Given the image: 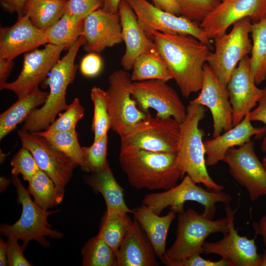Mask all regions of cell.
<instances>
[{
  "instance_id": "6da1fadb",
  "label": "cell",
  "mask_w": 266,
  "mask_h": 266,
  "mask_svg": "<svg viewBox=\"0 0 266 266\" xmlns=\"http://www.w3.org/2000/svg\"><path fill=\"white\" fill-rule=\"evenodd\" d=\"M152 33V40L182 96L187 98L200 91L203 82V66L211 48L190 35L157 31Z\"/></svg>"
},
{
  "instance_id": "7a4b0ae2",
  "label": "cell",
  "mask_w": 266,
  "mask_h": 266,
  "mask_svg": "<svg viewBox=\"0 0 266 266\" xmlns=\"http://www.w3.org/2000/svg\"><path fill=\"white\" fill-rule=\"evenodd\" d=\"M119 161L129 184L138 190H167L184 177L174 153L129 149L120 151Z\"/></svg>"
},
{
  "instance_id": "3957f363",
  "label": "cell",
  "mask_w": 266,
  "mask_h": 266,
  "mask_svg": "<svg viewBox=\"0 0 266 266\" xmlns=\"http://www.w3.org/2000/svg\"><path fill=\"white\" fill-rule=\"evenodd\" d=\"M85 41L84 36H80L52 68L45 82L49 88L45 102L40 108L34 109L29 114L24 121L22 129L30 133L46 130L57 115L68 108L66 89L75 79L78 68V65L75 64V58Z\"/></svg>"
},
{
  "instance_id": "277c9868",
  "label": "cell",
  "mask_w": 266,
  "mask_h": 266,
  "mask_svg": "<svg viewBox=\"0 0 266 266\" xmlns=\"http://www.w3.org/2000/svg\"><path fill=\"white\" fill-rule=\"evenodd\" d=\"M186 108V117L180 124L176 153L178 166L184 175L186 173L197 184H202L209 190L222 191L224 187L211 178L206 169L202 141L205 133L199 126L206 109L202 105L192 103Z\"/></svg>"
},
{
  "instance_id": "5b68a950",
  "label": "cell",
  "mask_w": 266,
  "mask_h": 266,
  "mask_svg": "<svg viewBox=\"0 0 266 266\" xmlns=\"http://www.w3.org/2000/svg\"><path fill=\"white\" fill-rule=\"evenodd\" d=\"M228 230L227 217L213 220L192 208L178 214L176 238L166 250L161 261L167 266L178 263L195 254L203 253V245L210 234L226 233Z\"/></svg>"
},
{
  "instance_id": "8992f818",
  "label": "cell",
  "mask_w": 266,
  "mask_h": 266,
  "mask_svg": "<svg viewBox=\"0 0 266 266\" xmlns=\"http://www.w3.org/2000/svg\"><path fill=\"white\" fill-rule=\"evenodd\" d=\"M197 184L186 174L179 184L172 188L164 192L147 194L142 202L160 215L168 206L175 214L183 213L186 201H195L203 206V213L213 219L216 211V204L222 202L229 205L232 197L222 191L205 190Z\"/></svg>"
},
{
  "instance_id": "52a82bcc",
  "label": "cell",
  "mask_w": 266,
  "mask_h": 266,
  "mask_svg": "<svg viewBox=\"0 0 266 266\" xmlns=\"http://www.w3.org/2000/svg\"><path fill=\"white\" fill-rule=\"evenodd\" d=\"M12 182L16 187L18 203L22 206V214L19 219L12 225L3 224L0 231L2 234L13 237L23 241L22 248L24 250L28 243L35 240L44 247H48L50 243L45 237L60 238L63 234L52 229L47 221L48 216L58 212L44 210L37 205L30 197L18 175H12Z\"/></svg>"
},
{
  "instance_id": "ba28073f",
  "label": "cell",
  "mask_w": 266,
  "mask_h": 266,
  "mask_svg": "<svg viewBox=\"0 0 266 266\" xmlns=\"http://www.w3.org/2000/svg\"><path fill=\"white\" fill-rule=\"evenodd\" d=\"M180 123L173 118H146L125 131L120 137V151L141 149L176 153L180 136Z\"/></svg>"
},
{
  "instance_id": "9c48e42d",
  "label": "cell",
  "mask_w": 266,
  "mask_h": 266,
  "mask_svg": "<svg viewBox=\"0 0 266 266\" xmlns=\"http://www.w3.org/2000/svg\"><path fill=\"white\" fill-rule=\"evenodd\" d=\"M252 23L250 18H243L233 24L230 33L218 34L213 38L215 50L209 54L206 63L226 87L239 62L251 53Z\"/></svg>"
},
{
  "instance_id": "30bf717a",
  "label": "cell",
  "mask_w": 266,
  "mask_h": 266,
  "mask_svg": "<svg viewBox=\"0 0 266 266\" xmlns=\"http://www.w3.org/2000/svg\"><path fill=\"white\" fill-rule=\"evenodd\" d=\"M105 91L111 129L120 136L130 128L147 117L132 95L131 74L124 69L113 72L108 77Z\"/></svg>"
},
{
  "instance_id": "8fae6325",
  "label": "cell",
  "mask_w": 266,
  "mask_h": 266,
  "mask_svg": "<svg viewBox=\"0 0 266 266\" xmlns=\"http://www.w3.org/2000/svg\"><path fill=\"white\" fill-rule=\"evenodd\" d=\"M134 11L138 23L148 38L152 40V32L193 36L212 48L200 24L181 15L161 10L147 0H125Z\"/></svg>"
},
{
  "instance_id": "7c38bea8",
  "label": "cell",
  "mask_w": 266,
  "mask_h": 266,
  "mask_svg": "<svg viewBox=\"0 0 266 266\" xmlns=\"http://www.w3.org/2000/svg\"><path fill=\"white\" fill-rule=\"evenodd\" d=\"M22 147L33 155L39 167L53 180L64 196L65 187L75 167L71 159L51 145L44 137L21 129L17 132Z\"/></svg>"
},
{
  "instance_id": "4fadbf2b",
  "label": "cell",
  "mask_w": 266,
  "mask_h": 266,
  "mask_svg": "<svg viewBox=\"0 0 266 266\" xmlns=\"http://www.w3.org/2000/svg\"><path fill=\"white\" fill-rule=\"evenodd\" d=\"M223 161L232 176L245 188L251 200L266 196V167L255 152L253 140L228 150Z\"/></svg>"
},
{
  "instance_id": "5bb4252c",
  "label": "cell",
  "mask_w": 266,
  "mask_h": 266,
  "mask_svg": "<svg viewBox=\"0 0 266 266\" xmlns=\"http://www.w3.org/2000/svg\"><path fill=\"white\" fill-rule=\"evenodd\" d=\"M63 46L51 43L45 44L41 49H35L24 54L21 71L18 77L11 82L0 86V90L14 93L20 99L38 89L52 68L60 60Z\"/></svg>"
},
{
  "instance_id": "9a60e30c",
  "label": "cell",
  "mask_w": 266,
  "mask_h": 266,
  "mask_svg": "<svg viewBox=\"0 0 266 266\" xmlns=\"http://www.w3.org/2000/svg\"><path fill=\"white\" fill-rule=\"evenodd\" d=\"M132 95L138 107L147 112L156 111V116L173 118L179 123L185 119L187 108L176 91L166 82L158 79L133 82Z\"/></svg>"
},
{
  "instance_id": "2e32d148",
  "label": "cell",
  "mask_w": 266,
  "mask_h": 266,
  "mask_svg": "<svg viewBox=\"0 0 266 266\" xmlns=\"http://www.w3.org/2000/svg\"><path fill=\"white\" fill-rule=\"evenodd\" d=\"M225 211L228 221V230L221 240L213 242H205L203 245V253L220 255L228 262L230 266H259L261 255L258 253L255 238L249 239L238 234L234 225L236 209L233 210L226 205Z\"/></svg>"
},
{
  "instance_id": "e0dca14e",
  "label": "cell",
  "mask_w": 266,
  "mask_h": 266,
  "mask_svg": "<svg viewBox=\"0 0 266 266\" xmlns=\"http://www.w3.org/2000/svg\"><path fill=\"white\" fill-rule=\"evenodd\" d=\"M266 15V0H222L199 25L211 39L243 18L248 17L252 22H257Z\"/></svg>"
},
{
  "instance_id": "ac0fdd59",
  "label": "cell",
  "mask_w": 266,
  "mask_h": 266,
  "mask_svg": "<svg viewBox=\"0 0 266 266\" xmlns=\"http://www.w3.org/2000/svg\"><path fill=\"white\" fill-rule=\"evenodd\" d=\"M199 95L189 103L208 107L213 119V137L233 127L232 107L226 86L214 74L209 65L203 66V78Z\"/></svg>"
},
{
  "instance_id": "d6986e66",
  "label": "cell",
  "mask_w": 266,
  "mask_h": 266,
  "mask_svg": "<svg viewBox=\"0 0 266 266\" xmlns=\"http://www.w3.org/2000/svg\"><path fill=\"white\" fill-rule=\"evenodd\" d=\"M250 57L245 56L233 72L227 88L232 107L233 127L239 124L255 107L266 92L256 86Z\"/></svg>"
},
{
  "instance_id": "ffe728a7",
  "label": "cell",
  "mask_w": 266,
  "mask_h": 266,
  "mask_svg": "<svg viewBox=\"0 0 266 266\" xmlns=\"http://www.w3.org/2000/svg\"><path fill=\"white\" fill-rule=\"evenodd\" d=\"M81 35L85 38L84 50L88 53H101L123 41L119 14L100 8L84 20Z\"/></svg>"
},
{
  "instance_id": "44dd1931",
  "label": "cell",
  "mask_w": 266,
  "mask_h": 266,
  "mask_svg": "<svg viewBox=\"0 0 266 266\" xmlns=\"http://www.w3.org/2000/svg\"><path fill=\"white\" fill-rule=\"evenodd\" d=\"M48 43L44 31L35 27L28 15H18L16 22L0 28V58L13 60L38 46Z\"/></svg>"
},
{
  "instance_id": "7402d4cb",
  "label": "cell",
  "mask_w": 266,
  "mask_h": 266,
  "mask_svg": "<svg viewBox=\"0 0 266 266\" xmlns=\"http://www.w3.org/2000/svg\"><path fill=\"white\" fill-rule=\"evenodd\" d=\"M123 40L126 50L121 59L124 70L132 69L136 58L142 53L157 49L154 42L147 37L140 27L136 16L125 0H121L118 8Z\"/></svg>"
},
{
  "instance_id": "603a6c76",
  "label": "cell",
  "mask_w": 266,
  "mask_h": 266,
  "mask_svg": "<svg viewBox=\"0 0 266 266\" xmlns=\"http://www.w3.org/2000/svg\"><path fill=\"white\" fill-rule=\"evenodd\" d=\"M265 128L252 126L249 113L237 125L219 136L203 141L206 165L213 166L223 161L227 152L231 148L240 146L251 140L253 135L262 136Z\"/></svg>"
},
{
  "instance_id": "cb8c5ba5",
  "label": "cell",
  "mask_w": 266,
  "mask_h": 266,
  "mask_svg": "<svg viewBox=\"0 0 266 266\" xmlns=\"http://www.w3.org/2000/svg\"><path fill=\"white\" fill-rule=\"evenodd\" d=\"M134 219L133 229L115 251L117 266H158L155 250Z\"/></svg>"
},
{
  "instance_id": "d4e9b609",
  "label": "cell",
  "mask_w": 266,
  "mask_h": 266,
  "mask_svg": "<svg viewBox=\"0 0 266 266\" xmlns=\"http://www.w3.org/2000/svg\"><path fill=\"white\" fill-rule=\"evenodd\" d=\"M133 214L145 232L157 258L161 260L166 251V240L168 230L176 214L170 211L166 215L161 216L143 204L133 209Z\"/></svg>"
},
{
  "instance_id": "484cf974",
  "label": "cell",
  "mask_w": 266,
  "mask_h": 266,
  "mask_svg": "<svg viewBox=\"0 0 266 266\" xmlns=\"http://www.w3.org/2000/svg\"><path fill=\"white\" fill-rule=\"evenodd\" d=\"M85 180L95 192L102 195L107 212L133 213V209L125 202L124 190L115 179L108 163L102 168L91 172Z\"/></svg>"
},
{
  "instance_id": "4316f807",
  "label": "cell",
  "mask_w": 266,
  "mask_h": 266,
  "mask_svg": "<svg viewBox=\"0 0 266 266\" xmlns=\"http://www.w3.org/2000/svg\"><path fill=\"white\" fill-rule=\"evenodd\" d=\"M48 93L37 89L17 100L0 115V140L24 121L37 106L45 102Z\"/></svg>"
},
{
  "instance_id": "83f0119b",
  "label": "cell",
  "mask_w": 266,
  "mask_h": 266,
  "mask_svg": "<svg viewBox=\"0 0 266 266\" xmlns=\"http://www.w3.org/2000/svg\"><path fill=\"white\" fill-rule=\"evenodd\" d=\"M131 74L133 82L158 79L167 82L172 75L157 49L142 53L135 60Z\"/></svg>"
},
{
  "instance_id": "f1b7e54d",
  "label": "cell",
  "mask_w": 266,
  "mask_h": 266,
  "mask_svg": "<svg viewBox=\"0 0 266 266\" xmlns=\"http://www.w3.org/2000/svg\"><path fill=\"white\" fill-rule=\"evenodd\" d=\"M66 1L62 0H27L24 14L32 23L45 31L58 21L65 13Z\"/></svg>"
},
{
  "instance_id": "f546056e",
  "label": "cell",
  "mask_w": 266,
  "mask_h": 266,
  "mask_svg": "<svg viewBox=\"0 0 266 266\" xmlns=\"http://www.w3.org/2000/svg\"><path fill=\"white\" fill-rule=\"evenodd\" d=\"M134 221L127 213L106 211L98 235L116 251L133 229Z\"/></svg>"
},
{
  "instance_id": "4dcf8cb0",
  "label": "cell",
  "mask_w": 266,
  "mask_h": 266,
  "mask_svg": "<svg viewBox=\"0 0 266 266\" xmlns=\"http://www.w3.org/2000/svg\"><path fill=\"white\" fill-rule=\"evenodd\" d=\"M250 33L253 41L250 68L256 84H260L266 78V15L252 23Z\"/></svg>"
},
{
  "instance_id": "1f68e13d",
  "label": "cell",
  "mask_w": 266,
  "mask_h": 266,
  "mask_svg": "<svg viewBox=\"0 0 266 266\" xmlns=\"http://www.w3.org/2000/svg\"><path fill=\"white\" fill-rule=\"evenodd\" d=\"M33 133L44 137L55 148L71 159L83 171L90 172L76 130L54 133L43 131Z\"/></svg>"
},
{
  "instance_id": "d6a6232c",
  "label": "cell",
  "mask_w": 266,
  "mask_h": 266,
  "mask_svg": "<svg viewBox=\"0 0 266 266\" xmlns=\"http://www.w3.org/2000/svg\"><path fill=\"white\" fill-rule=\"evenodd\" d=\"M84 20L65 13L54 24L44 31L48 43L68 49L81 36Z\"/></svg>"
},
{
  "instance_id": "836d02e7",
  "label": "cell",
  "mask_w": 266,
  "mask_h": 266,
  "mask_svg": "<svg viewBox=\"0 0 266 266\" xmlns=\"http://www.w3.org/2000/svg\"><path fill=\"white\" fill-rule=\"evenodd\" d=\"M28 191L34 202L42 209L48 210L60 204L64 198L53 180L40 169L28 182Z\"/></svg>"
},
{
  "instance_id": "e575fe53",
  "label": "cell",
  "mask_w": 266,
  "mask_h": 266,
  "mask_svg": "<svg viewBox=\"0 0 266 266\" xmlns=\"http://www.w3.org/2000/svg\"><path fill=\"white\" fill-rule=\"evenodd\" d=\"M81 254L84 266H117L115 251L98 234L86 242Z\"/></svg>"
},
{
  "instance_id": "d590c367",
  "label": "cell",
  "mask_w": 266,
  "mask_h": 266,
  "mask_svg": "<svg viewBox=\"0 0 266 266\" xmlns=\"http://www.w3.org/2000/svg\"><path fill=\"white\" fill-rule=\"evenodd\" d=\"M90 95L94 105L92 130L95 141L107 134L111 128L110 119L107 107L105 91L94 86L91 89Z\"/></svg>"
},
{
  "instance_id": "8d00e7d4",
  "label": "cell",
  "mask_w": 266,
  "mask_h": 266,
  "mask_svg": "<svg viewBox=\"0 0 266 266\" xmlns=\"http://www.w3.org/2000/svg\"><path fill=\"white\" fill-rule=\"evenodd\" d=\"M85 108L77 98L73 99L64 113H60L58 117L45 131L54 133L75 130L78 122L82 119Z\"/></svg>"
},
{
  "instance_id": "74e56055",
  "label": "cell",
  "mask_w": 266,
  "mask_h": 266,
  "mask_svg": "<svg viewBox=\"0 0 266 266\" xmlns=\"http://www.w3.org/2000/svg\"><path fill=\"white\" fill-rule=\"evenodd\" d=\"M180 15L200 23L219 3V0H176Z\"/></svg>"
},
{
  "instance_id": "f35d334b",
  "label": "cell",
  "mask_w": 266,
  "mask_h": 266,
  "mask_svg": "<svg viewBox=\"0 0 266 266\" xmlns=\"http://www.w3.org/2000/svg\"><path fill=\"white\" fill-rule=\"evenodd\" d=\"M10 165L12 175L21 174L23 180L28 182L40 169L32 153L23 147L14 156Z\"/></svg>"
},
{
  "instance_id": "ab89813d",
  "label": "cell",
  "mask_w": 266,
  "mask_h": 266,
  "mask_svg": "<svg viewBox=\"0 0 266 266\" xmlns=\"http://www.w3.org/2000/svg\"><path fill=\"white\" fill-rule=\"evenodd\" d=\"M107 134L100 139L94 141L87 147H82L86 162L90 172L102 168L108 162L106 159Z\"/></svg>"
},
{
  "instance_id": "60d3db41",
  "label": "cell",
  "mask_w": 266,
  "mask_h": 266,
  "mask_svg": "<svg viewBox=\"0 0 266 266\" xmlns=\"http://www.w3.org/2000/svg\"><path fill=\"white\" fill-rule=\"evenodd\" d=\"M102 6V0H67L65 13L84 20L93 12L101 8Z\"/></svg>"
},
{
  "instance_id": "b9f144b4",
  "label": "cell",
  "mask_w": 266,
  "mask_h": 266,
  "mask_svg": "<svg viewBox=\"0 0 266 266\" xmlns=\"http://www.w3.org/2000/svg\"><path fill=\"white\" fill-rule=\"evenodd\" d=\"M18 239L8 237L7 241L8 265L10 266H32L23 255V248L19 245Z\"/></svg>"
},
{
  "instance_id": "7bdbcfd3",
  "label": "cell",
  "mask_w": 266,
  "mask_h": 266,
  "mask_svg": "<svg viewBox=\"0 0 266 266\" xmlns=\"http://www.w3.org/2000/svg\"><path fill=\"white\" fill-rule=\"evenodd\" d=\"M79 67L82 75L87 77H93L101 70L102 61L98 54L89 53L82 59Z\"/></svg>"
},
{
  "instance_id": "ee69618b",
  "label": "cell",
  "mask_w": 266,
  "mask_h": 266,
  "mask_svg": "<svg viewBox=\"0 0 266 266\" xmlns=\"http://www.w3.org/2000/svg\"><path fill=\"white\" fill-rule=\"evenodd\" d=\"M176 266H230V265L223 258L218 261H212L203 259L200 254H195L179 262Z\"/></svg>"
},
{
  "instance_id": "f6af8a7d",
  "label": "cell",
  "mask_w": 266,
  "mask_h": 266,
  "mask_svg": "<svg viewBox=\"0 0 266 266\" xmlns=\"http://www.w3.org/2000/svg\"><path fill=\"white\" fill-rule=\"evenodd\" d=\"M266 92L258 102L257 106L249 113V117L252 121H259L264 123L266 127ZM263 152H266V132L261 146Z\"/></svg>"
},
{
  "instance_id": "bcb514c9",
  "label": "cell",
  "mask_w": 266,
  "mask_h": 266,
  "mask_svg": "<svg viewBox=\"0 0 266 266\" xmlns=\"http://www.w3.org/2000/svg\"><path fill=\"white\" fill-rule=\"evenodd\" d=\"M27 0H0L1 7L10 13H17L18 15L24 14Z\"/></svg>"
},
{
  "instance_id": "7dc6e473",
  "label": "cell",
  "mask_w": 266,
  "mask_h": 266,
  "mask_svg": "<svg viewBox=\"0 0 266 266\" xmlns=\"http://www.w3.org/2000/svg\"><path fill=\"white\" fill-rule=\"evenodd\" d=\"M151 0L156 7L176 15H180V9L176 0Z\"/></svg>"
},
{
  "instance_id": "c3c4849f",
  "label": "cell",
  "mask_w": 266,
  "mask_h": 266,
  "mask_svg": "<svg viewBox=\"0 0 266 266\" xmlns=\"http://www.w3.org/2000/svg\"><path fill=\"white\" fill-rule=\"evenodd\" d=\"M14 65L13 60L0 58V86L6 82Z\"/></svg>"
},
{
  "instance_id": "681fc988",
  "label": "cell",
  "mask_w": 266,
  "mask_h": 266,
  "mask_svg": "<svg viewBox=\"0 0 266 266\" xmlns=\"http://www.w3.org/2000/svg\"><path fill=\"white\" fill-rule=\"evenodd\" d=\"M253 227L256 233L261 235L262 237L266 247V214L262 216L258 222L254 223Z\"/></svg>"
},
{
  "instance_id": "f907efd6",
  "label": "cell",
  "mask_w": 266,
  "mask_h": 266,
  "mask_svg": "<svg viewBox=\"0 0 266 266\" xmlns=\"http://www.w3.org/2000/svg\"><path fill=\"white\" fill-rule=\"evenodd\" d=\"M102 9L105 12L115 13L118 12L119 5L121 0H102Z\"/></svg>"
},
{
  "instance_id": "816d5d0a",
  "label": "cell",
  "mask_w": 266,
  "mask_h": 266,
  "mask_svg": "<svg viewBox=\"0 0 266 266\" xmlns=\"http://www.w3.org/2000/svg\"><path fill=\"white\" fill-rule=\"evenodd\" d=\"M7 265V242L1 238L0 240V266Z\"/></svg>"
},
{
  "instance_id": "f5cc1de1",
  "label": "cell",
  "mask_w": 266,
  "mask_h": 266,
  "mask_svg": "<svg viewBox=\"0 0 266 266\" xmlns=\"http://www.w3.org/2000/svg\"><path fill=\"white\" fill-rule=\"evenodd\" d=\"M10 180L8 179L7 178L3 177L1 176L0 177V192H2L4 191L6 188H7L8 184L10 183Z\"/></svg>"
},
{
  "instance_id": "db71d44e",
  "label": "cell",
  "mask_w": 266,
  "mask_h": 266,
  "mask_svg": "<svg viewBox=\"0 0 266 266\" xmlns=\"http://www.w3.org/2000/svg\"><path fill=\"white\" fill-rule=\"evenodd\" d=\"M259 266H266V249L264 251L263 254L261 255Z\"/></svg>"
},
{
  "instance_id": "11a10c76",
  "label": "cell",
  "mask_w": 266,
  "mask_h": 266,
  "mask_svg": "<svg viewBox=\"0 0 266 266\" xmlns=\"http://www.w3.org/2000/svg\"><path fill=\"white\" fill-rule=\"evenodd\" d=\"M262 162L266 167V156L263 158Z\"/></svg>"
},
{
  "instance_id": "9f6ffc18",
  "label": "cell",
  "mask_w": 266,
  "mask_h": 266,
  "mask_svg": "<svg viewBox=\"0 0 266 266\" xmlns=\"http://www.w3.org/2000/svg\"><path fill=\"white\" fill-rule=\"evenodd\" d=\"M65 0V1H67V0Z\"/></svg>"
},
{
  "instance_id": "6f0895ef",
  "label": "cell",
  "mask_w": 266,
  "mask_h": 266,
  "mask_svg": "<svg viewBox=\"0 0 266 266\" xmlns=\"http://www.w3.org/2000/svg\"><path fill=\"white\" fill-rule=\"evenodd\" d=\"M220 0V1H221V0Z\"/></svg>"
}]
</instances>
